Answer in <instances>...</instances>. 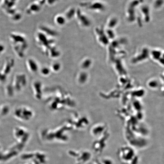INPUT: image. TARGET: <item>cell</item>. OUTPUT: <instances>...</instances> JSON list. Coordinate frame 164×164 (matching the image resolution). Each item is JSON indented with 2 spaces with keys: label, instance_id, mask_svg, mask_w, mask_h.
I'll use <instances>...</instances> for the list:
<instances>
[{
  "label": "cell",
  "instance_id": "cell-1",
  "mask_svg": "<svg viewBox=\"0 0 164 164\" xmlns=\"http://www.w3.org/2000/svg\"><path fill=\"white\" fill-rule=\"evenodd\" d=\"M2 48H4V45H3L1 43H0V49ZM4 50H1L0 49V54H1V53L3 52V51H4Z\"/></svg>",
  "mask_w": 164,
  "mask_h": 164
}]
</instances>
